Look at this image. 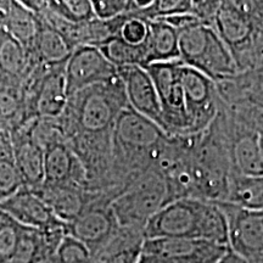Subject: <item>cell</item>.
Here are the masks:
<instances>
[{
  "mask_svg": "<svg viewBox=\"0 0 263 263\" xmlns=\"http://www.w3.org/2000/svg\"><path fill=\"white\" fill-rule=\"evenodd\" d=\"M168 138L159 124L133 108L122 110L112 132V188L116 197L133 177L153 168Z\"/></svg>",
  "mask_w": 263,
  "mask_h": 263,
  "instance_id": "6da1fadb",
  "label": "cell"
},
{
  "mask_svg": "<svg viewBox=\"0 0 263 263\" xmlns=\"http://www.w3.org/2000/svg\"><path fill=\"white\" fill-rule=\"evenodd\" d=\"M126 107L128 101L120 74L77 91L68 97L60 117L66 141L74 138L112 141L115 123Z\"/></svg>",
  "mask_w": 263,
  "mask_h": 263,
  "instance_id": "7a4b0ae2",
  "label": "cell"
},
{
  "mask_svg": "<svg viewBox=\"0 0 263 263\" xmlns=\"http://www.w3.org/2000/svg\"><path fill=\"white\" fill-rule=\"evenodd\" d=\"M145 239H202L228 248V224L217 202L180 199L170 202L150 219Z\"/></svg>",
  "mask_w": 263,
  "mask_h": 263,
  "instance_id": "3957f363",
  "label": "cell"
},
{
  "mask_svg": "<svg viewBox=\"0 0 263 263\" xmlns=\"http://www.w3.org/2000/svg\"><path fill=\"white\" fill-rule=\"evenodd\" d=\"M186 137L199 200L223 202L228 192L232 164L226 137L218 121L215 118L207 129Z\"/></svg>",
  "mask_w": 263,
  "mask_h": 263,
  "instance_id": "277c9868",
  "label": "cell"
},
{
  "mask_svg": "<svg viewBox=\"0 0 263 263\" xmlns=\"http://www.w3.org/2000/svg\"><path fill=\"white\" fill-rule=\"evenodd\" d=\"M179 60L215 83L239 74L234 58L213 27L199 20L179 29Z\"/></svg>",
  "mask_w": 263,
  "mask_h": 263,
  "instance_id": "5b68a950",
  "label": "cell"
},
{
  "mask_svg": "<svg viewBox=\"0 0 263 263\" xmlns=\"http://www.w3.org/2000/svg\"><path fill=\"white\" fill-rule=\"evenodd\" d=\"M234 58L239 73L258 62V24L255 2H221L212 26Z\"/></svg>",
  "mask_w": 263,
  "mask_h": 263,
  "instance_id": "8992f818",
  "label": "cell"
},
{
  "mask_svg": "<svg viewBox=\"0 0 263 263\" xmlns=\"http://www.w3.org/2000/svg\"><path fill=\"white\" fill-rule=\"evenodd\" d=\"M168 203L166 180L157 171L151 168L133 177L111 207L118 226L145 230L150 219Z\"/></svg>",
  "mask_w": 263,
  "mask_h": 263,
  "instance_id": "52a82bcc",
  "label": "cell"
},
{
  "mask_svg": "<svg viewBox=\"0 0 263 263\" xmlns=\"http://www.w3.org/2000/svg\"><path fill=\"white\" fill-rule=\"evenodd\" d=\"M65 65L47 66L37 62L29 72L20 87L27 121L34 117L59 118L65 112L68 101Z\"/></svg>",
  "mask_w": 263,
  "mask_h": 263,
  "instance_id": "ba28073f",
  "label": "cell"
},
{
  "mask_svg": "<svg viewBox=\"0 0 263 263\" xmlns=\"http://www.w3.org/2000/svg\"><path fill=\"white\" fill-rule=\"evenodd\" d=\"M182 66L180 60L154 62L145 66L160 99L162 129L172 137L189 134V120L182 85Z\"/></svg>",
  "mask_w": 263,
  "mask_h": 263,
  "instance_id": "9c48e42d",
  "label": "cell"
},
{
  "mask_svg": "<svg viewBox=\"0 0 263 263\" xmlns=\"http://www.w3.org/2000/svg\"><path fill=\"white\" fill-rule=\"evenodd\" d=\"M216 120L226 137L232 173L262 176L263 154L257 132L239 122L223 107L222 103Z\"/></svg>",
  "mask_w": 263,
  "mask_h": 263,
  "instance_id": "30bf717a",
  "label": "cell"
},
{
  "mask_svg": "<svg viewBox=\"0 0 263 263\" xmlns=\"http://www.w3.org/2000/svg\"><path fill=\"white\" fill-rule=\"evenodd\" d=\"M182 85L189 134H199L215 121L221 106L217 85L212 80L194 68L182 66Z\"/></svg>",
  "mask_w": 263,
  "mask_h": 263,
  "instance_id": "8fae6325",
  "label": "cell"
},
{
  "mask_svg": "<svg viewBox=\"0 0 263 263\" xmlns=\"http://www.w3.org/2000/svg\"><path fill=\"white\" fill-rule=\"evenodd\" d=\"M111 203L112 199L107 194L95 192L87 209L74 221L67 223V235L87 246L91 255L103 248L120 228Z\"/></svg>",
  "mask_w": 263,
  "mask_h": 263,
  "instance_id": "7c38bea8",
  "label": "cell"
},
{
  "mask_svg": "<svg viewBox=\"0 0 263 263\" xmlns=\"http://www.w3.org/2000/svg\"><path fill=\"white\" fill-rule=\"evenodd\" d=\"M228 224V248L245 259L263 255V212L248 211L227 202H217Z\"/></svg>",
  "mask_w": 263,
  "mask_h": 263,
  "instance_id": "4fadbf2b",
  "label": "cell"
},
{
  "mask_svg": "<svg viewBox=\"0 0 263 263\" xmlns=\"http://www.w3.org/2000/svg\"><path fill=\"white\" fill-rule=\"evenodd\" d=\"M68 97L94 84L111 81L118 76L115 66L97 47L82 45L72 51L65 65Z\"/></svg>",
  "mask_w": 263,
  "mask_h": 263,
  "instance_id": "5bb4252c",
  "label": "cell"
},
{
  "mask_svg": "<svg viewBox=\"0 0 263 263\" xmlns=\"http://www.w3.org/2000/svg\"><path fill=\"white\" fill-rule=\"evenodd\" d=\"M229 248L202 239H146L144 254L166 258L174 263H218Z\"/></svg>",
  "mask_w": 263,
  "mask_h": 263,
  "instance_id": "9a60e30c",
  "label": "cell"
},
{
  "mask_svg": "<svg viewBox=\"0 0 263 263\" xmlns=\"http://www.w3.org/2000/svg\"><path fill=\"white\" fill-rule=\"evenodd\" d=\"M123 82L128 106L162 128V108L155 84L145 67L129 66L117 68Z\"/></svg>",
  "mask_w": 263,
  "mask_h": 263,
  "instance_id": "2e32d148",
  "label": "cell"
},
{
  "mask_svg": "<svg viewBox=\"0 0 263 263\" xmlns=\"http://www.w3.org/2000/svg\"><path fill=\"white\" fill-rule=\"evenodd\" d=\"M49 185H74L88 188L83 163L67 141L57 143L45 150L44 183Z\"/></svg>",
  "mask_w": 263,
  "mask_h": 263,
  "instance_id": "e0dca14e",
  "label": "cell"
},
{
  "mask_svg": "<svg viewBox=\"0 0 263 263\" xmlns=\"http://www.w3.org/2000/svg\"><path fill=\"white\" fill-rule=\"evenodd\" d=\"M33 192L47 203L52 215L65 223L74 221L87 209L95 195L93 190L81 186L49 184H43Z\"/></svg>",
  "mask_w": 263,
  "mask_h": 263,
  "instance_id": "ac0fdd59",
  "label": "cell"
},
{
  "mask_svg": "<svg viewBox=\"0 0 263 263\" xmlns=\"http://www.w3.org/2000/svg\"><path fill=\"white\" fill-rule=\"evenodd\" d=\"M14 157L18 172L28 189H38L44 183L45 151L28 137L27 132L18 124L11 129Z\"/></svg>",
  "mask_w": 263,
  "mask_h": 263,
  "instance_id": "d6986e66",
  "label": "cell"
},
{
  "mask_svg": "<svg viewBox=\"0 0 263 263\" xmlns=\"http://www.w3.org/2000/svg\"><path fill=\"white\" fill-rule=\"evenodd\" d=\"M37 59L27 49L12 38L4 29H0V83L20 88Z\"/></svg>",
  "mask_w": 263,
  "mask_h": 263,
  "instance_id": "ffe728a7",
  "label": "cell"
},
{
  "mask_svg": "<svg viewBox=\"0 0 263 263\" xmlns=\"http://www.w3.org/2000/svg\"><path fill=\"white\" fill-rule=\"evenodd\" d=\"M0 210L22 226L33 229H43L58 219L47 203L27 186L0 203Z\"/></svg>",
  "mask_w": 263,
  "mask_h": 263,
  "instance_id": "44dd1931",
  "label": "cell"
},
{
  "mask_svg": "<svg viewBox=\"0 0 263 263\" xmlns=\"http://www.w3.org/2000/svg\"><path fill=\"white\" fill-rule=\"evenodd\" d=\"M145 240L144 229L120 227L116 234L91 255V263H138Z\"/></svg>",
  "mask_w": 263,
  "mask_h": 263,
  "instance_id": "7402d4cb",
  "label": "cell"
},
{
  "mask_svg": "<svg viewBox=\"0 0 263 263\" xmlns=\"http://www.w3.org/2000/svg\"><path fill=\"white\" fill-rule=\"evenodd\" d=\"M145 47L149 65L179 60V32L163 20L147 21Z\"/></svg>",
  "mask_w": 263,
  "mask_h": 263,
  "instance_id": "603a6c76",
  "label": "cell"
},
{
  "mask_svg": "<svg viewBox=\"0 0 263 263\" xmlns=\"http://www.w3.org/2000/svg\"><path fill=\"white\" fill-rule=\"evenodd\" d=\"M39 18V17H38ZM41 26L35 38L32 54L38 62L47 66L65 65L74 50L64 35L50 25L39 18Z\"/></svg>",
  "mask_w": 263,
  "mask_h": 263,
  "instance_id": "cb8c5ba5",
  "label": "cell"
},
{
  "mask_svg": "<svg viewBox=\"0 0 263 263\" xmlns=\"http://www.w3.org/2000/svg\"><path fill=\"white\" fill-rule=\"evenodd\" d=\"M248 211H263V174L262 176H242L232 173L226 200Z\"/></svg>",
  "mask_w": 263,
  "mask_h": 263,
  "instance_id": "d4e9b609",
  "label": "cell"
},
{
  "mask_svg": "<svg viewBox=\"0 0 263 263\" xmlns=\"http://www.w3.org/2000/svg\"><path fill=\"white\" fill-rule=\"evenodd\" d=\"M39 26H41V21L34 12L26 8L22 2L11 0L4 31L8 32L12 38H15L31 54L34 47L35 38H37Z\"/></svg>",
  "mask_w": 263,
  "mask_h": 263,
  "instance_id": "484cf974",
  "label": "cell"
},
{
  "mask_svg": "<svg viewBox=\"0 0 263 263\" xmlns=\"http://www.w3.org/2000/svg\"><path fill=\"white\" fill-rule=\"evenodd\" d=\"M98 49L116 68L129 66L145 67L149 65L145 42L143 44H130L117 35L103 43Z\"/></svg>",
  "mask_w": 263,
  "mask_h": 263,
  "instance_id": "4316f807",
  "label": "cell"
},
{
  "mask_svg": "<svg viewBox=\"0 0 263 263\" xmlns=\"http://www.w3.org/2000/svg\"><path fill=\"white\" fill-rule=\"evenodd\" d=\"M26 121L25 101L20 88L0 85V124L12 129Z\"/></svg>",
  "mask_w": 263,
  "mask_h": 263,
  "instance_id": "83f0119b",
  "label": "cell"
},
{
  "mask_svg": "<svg viewBox=\"0 0 263 263\" xmlns=\"http://www.w3.org/2000/svg\"><path fill=\"white\" fill-rule=\"evenodd\" d=\"M27 227L0 210V263H9L16 254Z\"/></svg>",
  "mask_w": 263,
  "mask_h": 263,
  "instance_id": "f1b7e54d",
  "label": "cell"
},
{
  "mask_svg": "<svg viewBox=\"0 0 263 263\" xmlns=\"http://www.w3.org/2000/svg\"><path fill=\"white\" fill-rule=\"evenodd\" d=\"M48 5L59 17L73 25H82L95 18L89 0H51Z\"/></svg>",
  "mask_w": 263,
  "mask_h": 263,
  "instance_id": "f546056e",
  "label": "cell"
},
{
  "mask_svg": "<svg viewBox=\"0 0 263 263\" xmlns=\"http://www.w3.org/2000/svg\"><path fill=\"white\" fill-rule=\"evenodd\" d=\"M186 14L192 15V2H185V0H153L146 8L140 10L133 16L145 20V21H154V20Z\"/></svg>",
  "mask_w": 263,
  "mask_h": 263,
  "instance_id": "4dcf8cb0",
  "label": "cell"
},
{
  "mask_svg": "<svg viewBox=\"0 0 263 263\" xmlns=\"http://www.w3.org/2000/svg\"><path fill=\"white\" fill-rule=\"evenodd\" d=\"M150 2L138 0H94V15L99 20H112L124 15H134L146 8Z\"/></svg>",
  "mask_w": 263,
  "mask_h": 263,
  "instance_id": "1f68e13d",
  "label": "cell"
},
{
  "mask_svg": "<svg viewBox=\"0 0 263 263\" xmlns=\"http://www.w3.org/2000/svg\"><path fill=\"white\" fill-rule=\"evenodd\" d=\"M25 186L24 179L15 163L14 154H0V203Z\"/></svg>",
  "mask_w": 263,
  "mask_h": 263,
  "instance_id": "d6a6232c",
  "label": "cell"
},
{
  "mask_svg": "<svg viewBox=\"0 0 263 263\" xmlns=\"http://www.w3.org/2000/svg\"><path fill=\"white\" fill-rule=\"evenodd\" d=\"M59 263H91V252L77 239L67 235L57 251Z\"/></svg>",
  "mask_w": 263,
  "mask_h": 263,
  "instance_id": "836d02e7",
  "label": "cell"
},
{
  "mask_svg": "<svg viewBox=\"0 0 263 263\" xmlns=\"http://www.w3.org/2000/svg\"><path fill=\"white\" fill-rule=\"evenodd\" d=\"M147 35V21L130 15L121 29L120 37L130 44H143Z\"/></svg>",
  "mask_w": 263,
  "mask_h": 263,
  "instance_id": "e575fe53",
  "label": "cell"
},
{
  "mask_svg": "<svg viewBox=\"0 0 263 263\" xmlns=\"http://www.w3.org/2000/svg\"><path fill=\"white\" fill-rule=\"evenodd\" d=\"M221 2H192V15L202 24L212 26Z\"/></svg>",
  "mask_w": 263,
  "mask_h": 263,
  "instance_id": "d590c367",
  "label": "cell"
},
{
  "mask_svg": "<svg viewBox=\"0 0 263 263\" xmlns=\"http://www.w3.org/2000/svg\"><path fill=\"white\" fill-rule=\"evenodd\" d=\"M251 80L254 83H256L259 87L263 88V60L259 62L257 66H255L252 70H249L246 72H242Z\"/></svg>",
  "mask_w": 263,
  "mask_h": 263,
  "instance_id": "8d00e7d4",
  "label": "cell"
},
{
  "mask_svg": "<svg viewBox=\"0 0 263 263\" xmlns=\"http://www.w3.org/2000/svg\"><path fill=\"white\" fill-rule=\"evenodd\" d=\"M11 0H0V29H4L8 20Z\"/></svg>",
  "mask_w": 263,
  "mask_h": 263,
  "instance_id": "74e56055",
  "label": "cell"
},
{
  "mask_svg": "<svg viewBox=\"0 0 263 263\" xmlns=\"http://www.w3.org/2000/svg\"><path fill=\"white\" fill-rule=\"evenodd\" d=\"M138 263H174V262L168 261V259H166V258L157 257V256H154V255L144 254L143 252Z\"/></svg>",
  "mask_w": 263,
  "mask_h": 263,
  "instance_id": "f35d334b",
  "label": "cell"
},
{
  "mask_svg": "<svg viewBox=\"0 0 263 263\" xmlns=\"http://www.w3.org/2000/svg\"><path fill=\"white\" fill-rule=\"evenodd\" d=\"M38 263H59L58 258H57V254L52 255V256H49V257L42 259V261L38 262Z\"/></svg>",
  "mask_w": 263,
  "mask_h": 263,
  "instance_id": "ab89813d",
  "label": "cell"
},
{
  "mask_svg": "<svg viewBox=\"0 0 263 263\" xmlns=\"http://www.w3.org/2000/svg\"><path fill=\"white\" fill-rule=\"evenodd\" d=\"M246 261H248V263H263V255L258 256V257L251 258V259H246Z\"/></svg>",
  "mask_w": 263,
  "mask_h": 263,
  "instance_id": "60d3db41",
  "label": "cell"
},
{
  "mask_svg": "<svg viewBox=\"0 0 263 263\" xmlns=\"http://www.w3.org/2000/svg\"><path fill=\"white\" fill-rule=\"evenodd\" d=\"M259 143H261V149H262V154H263V134L259 136Z\"/></svg>",
  "mask_w": 263,
  "mask_h": 263,
  "instance_id": "b9f144b4",
  "label": "cell"
},
{
  "mask_svg": "<svg viewBox=\"0 0 263 263\" xmlns=\"http://www.w3.org/2000/svg\"><path fill=\"white\" fill-rule=\"evenodd\" d=\"M261 212H263V211H261Z\"/></svg>",
  "mask_w": 263,
  "mask_h": 263,
  "instance_id": "7bdbcfd3",
  "label": "cell"
}]
</instances>
